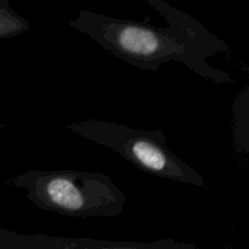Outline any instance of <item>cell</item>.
Listing matches in <instances>:
<instances>
[{"instance_id": "4", "label": "cell", "mask_w": 249, "mask_h": 249, "mask_svg": "<svg viewBox=\"0 0 249 249\" xmlns=\"http://www.w3.org/2000/svg\"><path fill=\"white\" fill-rule=\"evenodd\" d=\"M195 245L175 241L153 243L107 242L78 238L48 237L44 235H21L0 230V249H196Z\"/></svg>"}, {"instance_id": "6", "label": "cell", "mask_w": 249, "mask_h": 249, "mask_svg": "<svg viewBox=\"0 0 249 249\" xmlns=\"http://www.w3.org/2000/svg\"><path fill=\"white\" fill-rule=\"evenodd\" d=\"M5 126V124H0V129H2Z\"/></svg>"}, {"instance_id": "2", "label": "cell", "mask_w": 249, "mask_h": 249, "mask_svg": "<svg viewBox=\"0 0 249 249\" xmlns=\"http://www.w3.org/2000/svg\"><path fill=\"white\" fill-rule=\"evenodd\" d=\"M6 184L23 189L38 208L73 218L118 216L125 206V195L108 175L99 172L31 170Z\"/></svg>"}, {"instance_id": "5", "label": "cell", "mask_w": 249, "mask_h": 249, "mask_svg": "<svg viewBox=\"0 0 249 249\" xmlns=\"http://www.w3.org/2000/svg\"><path fill=\"white\" fill-rule=\"evenodd\" d=\"M28 29V19L17 14L7 0H0V39L19 36Z\"/></svg>"}, {"instance_id": "1", "label": "cell", "mask_w": 249, "mask_h": 249, "mask_svg": "<svg viewBox=\"0 0 249 249\" xmlns=\"http://www.w3.org/2000/svg\"><path fill=\"white\" fill-rule=\"evenodd\" d=\"M169 23L168 28L126 18L80 10L67 22L99 45L129 65L145 71H158L164 63L180 62L215 84L233 83L223 70L207 62L214 53H229L230 46L185 12L162 0H147Z\"/></svg>"}, {"instance_id": "3", "label": "cell", "mask_w": 249, "mask_h": 249, "mask_svg": "<svg viewBox=\"0 0 249 249\" xmlns=\"http://www.w3.org/2000/svg\"><path fill=\"white\" fill-rule=\"evenodd\" d=\"M66 128L118 153L143 173L170 181L208 187L202 174L168 148L160 129L142 130L99 119L68 123Z\"/></svg>"}]
</instances>
